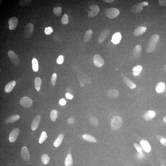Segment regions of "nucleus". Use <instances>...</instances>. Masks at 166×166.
<instances>
[{"label": "nucleus", "instance_id": "1", "mask_svg": "<svg viewBox=\"0 0 166 166\" xmlns=\"http://www.w3.org/2000/svg\"><path fill=\"white\" fill-rule=\"evenodd\" d=\"M159 39V36L158 35H153L150 39L146 49L147 52L149 53L153 52L155 50L157 42Z\"/></svg>", "mask_w": 166, "mask_h": 166}, {"label": "nucleus", "instance_id": "2", "mask_svg": "<svg viewBox=\"0 0 166 166\" xmlns=\"http://www.w3.org/2000/svg\"><path fill=\"white\" fill-rule=\"evenodd\" d=\"M122 124V119L121 117L119 116H116L112 119L110 124L112 129L114 131L118 130Z\"/></svg>", "mask_w": 166, "mask_h": 166}, {"label": "nucleus", "instance_id": "3", "mask_svg": "<svg viewBox=\"0 0 166 166\" xmlns=\"http://www.w3.org/2000/svg\"><path fill=\"white\" fill-rule=\"evenodd\" d=\"M148 5V3L147 2H143L136 4L131 7L130 11L135 14H138L142 11L143 7Z\"/></svg>", "mask_w": 166, "mask_h": 166}, {"label": "nucleus", "instance_id": "4", "mask_svg": "<svg viewBox=\"0 0 166 166\" xmlns=\"http://www.w3.org/2000/svg\"><path fill=\"white\" fill-rule=\"evenodd\" d=\"M106 15L109 18L113 19L117 17L119 14L120 12L117 8H112L107 9L105 10Z\"/></svg>", "mask_w": 166, "mask_h": 166}, {"label": "nucleus", "instance_id": "5", "mask_svg": "<svg viewBox=\"0 0 166 166\" xmlns=\"http://www.w3.org/2000/svg\"><path fill=\"white\" fill-rule=\"evenodd\" d=\"M8 54L9 58L13 64L16 66L20 64V59L15 52L13 51H8Z\"/></svg>", "mask_w": 166, "mask_h": 166}, {"label": "nucleus", "instance_id": "6", "mask_svg": "<svg viewBox=\"0 0 166 166\" xmlns=\"http://www.w3.org/2000/svg\"><path fill=\"white\" fill-rule=\"evenodd\" d=\"M34 29L33 25L32 23H29L26 25L24 32L25 37L27 39L30 37Z\"/></svg>", "mask_w": 166, "mask_h": 166}, {"label": "nucleus", "instance_id": "7", "mask_svg": "<svg viewBox=\"0 0 166 166\" xmlns=\"http://www.w3.org/2000/svg\"><path fill=\"white\" fill-rule=\"evenodd\" d=\"M20 103L24 108H29L32 107L33 101L27 97H23L20 99Z\"/></svg>", "mask_w": 166, "mask_h": 166}, {"label": "nucleus", "instance_id": "8", "mask_svg": "<svg viewBox=\"0 0 166 166\" xmlns=\"http://www.w3.org/2000/svg\"><path fill=\"white\" fill-rule=\"evenodd\" d=\"M104 61L103 58L99 54H97L94 58V63L95 65L98 67H100L103 66Z\"/></svg>", "mask_w": 166, "mask_h": 166}, {"label": "nucleus", "instance_id": "9", "mask_svg": "<svg viewBox=\"0 0 166 166\" xmlns=\"http://www.w3.org/2000/svg\"><path fill=\"white\" fill-rule=\"evenodd\" d=\"M90 11H88V16L89 17H95L98 14L99 11V7L98 5H93L90 6L89 7Z\"/></svg>", "mask_w": 166, "mask_h": 166}, {"label": "nucleus", "instance_id": "10", "mask_svg": "<svg viewBox=\"0 0 166 166\" xmlns=\"http://www.w3.org/2000/svg\"><path fill=\"white\" fill-rule=\"evenodd\" d=\"M20 130L18 128L14 129L10 133L9 139L10 142H14L17 140L20 133Z\"/></svg>", "mask_w": 166, "mask_h": 166}, {"label": "nucleus", "instance_id": "11", "mask_svg": "<svg viewBox=\"0 0 166 166\" xmlns=\"http://www.w3.org/2000/svg\"><path fill=\"white\" fill-rule=\"evenodd\" d=\"M8 23L9 25V28L10 30H14L17 27L18 24V19L16 17H12L9 20Z\"/></svg>", "mask_w": 166, "mask_h": 166}, {"label": "nucleus", "instance_id": "12", "mask_svg": "<svg viewBox=\"0 0 166 166\" xmlns=\"http://www.w3.org/2000/svg\"><path fill=\"white\" fill-rule=\"evenodd\" d=\"M21 155L24 160L28 161L30 160V155L28 150L26 146H23L21 150Z\"/></svg>", "mask_w": 166, "mask_h": 166}, {"label": "nucleus", "instance_id": "13", "mask_svg": "<svg viewBox=\"0 0 166 166\" xmlns=\"http://www.w3.org/2000/svg\"><path fill=\"white\" fill-rule=\"evenodd\" d=\"M41 120L40 116L39 115H37L34 118L31 125V129L32 130H36L39 126Z\"/></svg>", "mask_w": 166, "mask_h": 166}, {"label": "nucleus", "instance_id": "14", "mask_svg": "<svg viewBox=\"0 0 166 166\" xmlns=\"http://www.w3.org/2000/svg\"><path fill=\"white\" fill-rule=\"evenodd\" d=\"M110 31L108 29H105L101 32L98 38V42L102 43L104 42L110 33Z\"/></svg>", "mask_w": 166, "mask_h": 166}, {"label": "nucleus", "instance_id": "15", "mask_svg": "<svg viewBox=\"0 0 166 166\" xmlns=\"http://www.w3.org/2000/svg\"><path fill=\"white\" fill-rule=\"evenodd\" d=\"M146 28L143 26H139L135 29L133 32V34L135 36H139L143 34L146 31Z\"/></svg>", "mask_w": 166, "mask_h": 166}, {"label": "nucleus", "instance_id": "16", "mask_svg": "<svg viewBox=\"0 0 166 166\" xmlns=\"http://www.w3.org/2000/svg\"><path fill=\"white\" fill-rule=\"evenodd\" d=\"M140 144L145 152L148 153L150 152L151 149V147L147 141L145 140H142L140 142Z\"/></svg>", "mask_w": 166, "mask_h": 166}, {"label": "nucleus", "instance_id": "17", "mask_svg": "<svg viewBox=\"0 0 166 166\" xmlns=\"http://www.w3.org/2000/svg\"><path fill=\"white\" fill-rule=\"evenodd\" d=\"M123 80L124 83L130 88L133 89L136 87V84L128 78L126 77H123Z\"/></svg>", "mask_w": 166, "mask_h": 166}, {"label": "nucleus", "instance_id": "18", "mask_svg": "<svg viewBox=\"0 0 166 166\" xmlns=\"http://www.w3.org/2000/svg\"><path fill=\"white\" fill-rule=\"evenodd\" d=\"M16 84V82L15 81H10L6 85L4 90L5 92L7 93H9L11 92L14 88Z\"/></svg>", "mask_w": 166, "mask_h": 166}, {"label": "nucleus", "instance_id": "19", "mask_svg": "<svg viewBox=\"0 0 166 166\" xmlns=\"http://www.w3.org/2000/svg\"><path fill=\"white\" fill-rule=\"evenodd\" d=\"M155 116V112L152 111H149L147 112L144 114L143 117L144 119L146 121H149L154 118Z\"/></svg>", "mask_w": 166, "mask_h": 166}, {"label": "nucleus", "instance_id": "20", "mask_svg": "<svg viewBox=\"0 0 166 166\" xmlns=\"http://www.w3.org/2000/svg\"><path fill=\"white\" fill-rule=\"evenodd\" d=\"M122 36L119 32H117L113 35L111 42L114 44H117L119 43L121 39Z\"/></svg>", "mask_w": 166, "mask_h": 166}, {"label": "nucleus", "instance_id": "21", "mask_svg": "<svg viewBox=\"0 0 166 166\" xmlns=\"http://www.w3.org/2000/svg\"><path fill=\"white\" fill-rule=\"evenodd\" d=\"M20 118V116L18 115H13L10 116L6 119L5 122L7 123H14L17 121Z\"/></svg>", "mask_w": 166, "mask_h": 166}, {"label": "nucleus", "instance_id": "22", "mask_svg": "<svg viewBox=\"0 0 166 166\" xmlns=\"http://www.w3.org/2000/svg\"><path fill=\"white\" fill-rule=\"evenodd\" d=\"M142 49V47L140 45H138L135 47L133 50V53L135 57L138 58L140 56Z\"/></svg>", "mask_w": 166, "mask_h": 166}, {"label": "nucleus", "instance_id": "23", "mask_svg": "<svg viewBox=\"0 0 166 166\" xmlns=\"http://www.w3.org/2000/svg\"><path fill=\"white\" fill-rule=\"evenodd\" d=\"M64 135L63 134H61L59 135L58 137L57 138L54 142V146L55 147H58L61 144L62 142L63 141V139H64Z\"/></svg>", "mask_w": 166, "mask_h": 166}, {"label": "nucleus", "instance_id": "24", "mask_svg": "<svg viewBox=\"0 0 166 166\" xmlns=\"http://www.w3.org/2000/svg\"><path fill=\"white\" fill-rule=\"evenodd\" d=\"M143 69L142 66L140 65H138L135 66L132 69L133 72V74L134 76H138L140 74L141 72Z\"/></svg>", "mask_w": 166, "mask_h": 166}, {"label": "nucleus", "instance_id": "25", "mask_svg": "<svg viewBox=\"0 0 166 166\" xmlns=\"http://www.w3.org/2000/svg\"><path fill=\"white\" fill-rule=\"evenodd\" d=\"M119 92L116 89H113L108 91V96L111 98H115L118 96Z\"/></svg>", "mask_w": 166, "mask_h": 166}, {"label": "nucleus", "instance_id": "26", "mask_svg": "<svg viewBox=\"0 0 166 166\" xmlns=\"http://www.w3.org/2000/svg\"><path fill=\"white\" fill-rule=\"evenodd\" d=\"M165 85L163 82H160L157 84L156 87V90L158 93H161L165 89Z\"/></svg>", "mask_w": 166, "mask_h": 166}, {"label": "nucleus", "instance_id": "27", "mask_svg": "<svg viewBox=\"0 0 166 166\" xmlns=\"http://www.w3.org/2000/svg\"><path fill=\"white\" fill-rule=\"evenodd\" d=\"M42 80L39 77H36L35 79L34 83L35 88L37 92H39L40 90Z\"/></svg>", "mask_w": 166, "mask_h": 166}, {"label": "nucleus", "instance_id": "28", "mask_svg": "<svg viewBox=\"0 0 166 166\" xmlns=\"http://www.w3.org/2000/svg\"><path fill=\"white\" fill-rule=\"evenodd\" d=\"M92 30H89L87 31L85 34L84 37V41L85 42H89L92 38Z\"/></svg>", "mask_w": 166, "mask_h": 166}, {"label": "nucleus", "instance_id": "29", "mask_svg": "<svg viewBox=\"0 0 166 166\" xmlns=\"http://www.w3.org/2000/svg\"><path fill=\"white\" fill-rule=\"evenodd\" d=\"M83 137L85 140H87L89 142L95 143L97 141L96 138L90 135L84 134L83 135Z\"/></svg>", "mask_w": 166, "mask_h": 166}, {"label": "nucleus", "instance_id": "30", "mask_svg": "<svg viewBox=\"0 0 166 166\" xmlns=\"http://www.w3.org/2000/svg\"><path fill=\"white\" fill-rule=\"evenodd\" d=\"M72 164L73 161L72 155L71 154H69L65 159V166H71Z\"/></svg>", "mask_w": 166, "mask_h": 166}, {"label": "nucleus", "instance_id": "31", "mask_svg": "<svg viewBox=\"0 0 166 166\" xmlns=\"http://www.w3.org/2000/svg\"><path fill=\"white\" fill-rule=\"evenodd\" d=\"M32 68L35 72H37L39 69V64L37 59L34 58L32 61Z\"/></svg>", "mask_w": 166, "mask_h": 166}, {"label": "nucleus", "instance_id": "32", "mask_svg": "<svg viewBox=\"0 0 166 166\" xmlns=\"http://www.w3.org/2000/svg\"><path fill=\"white\" fill-rule=\"evenodd\" d=\"M58 111L56 110H53L51 111L50 113V118L53 122H55L56 120L58 117Z\"/></svg>", "mask_w": 166, "mask_h": 166}, {"label": "nucleus", "instance_id": "33", "mask_svg": "<svg viewBox=\"0 0 166 166\" xmlns=\"http://www.w3.org/2000/svg\"><path fill=\"white\" fill-rule=\"evenodd\" d=\"M47 138L48 136L47 135L46 132L45 131H43L42 132L40 138L39 140V143L40 144L43 143L44 142L46 141Z\"/></svg>", "mask_w": 166, "mask_h": 166}, {"label": "nucleus", "instance_id": "34", "mask_svg": "<svg viewBox=\"0 0 166 166\" xmlns=\"http://www.w3.org/2000/svg\"><path fill=\"white\" fill-rule=\"evenodd\" d=\"M41 158L42 162L45 164H48L49 163L50 158L49 156L47 154H43L42 155Z\"/></svg>", "mask_w": 166, "mask_h": 166}, {"label": "nucleus", "instance_id": "35", "mask_svg": "<svg viewBox=\"0 0 166 166\" xmlns=\"http://www.w3.org/2000/svg\"><path fill=\"white\" fill-rule=\"evenodd\" d=\"M32 1V0H20L19 1V4L21 6H26L28 5Z\"/></svg>", "mask_w": 166, "mask_h": 166}, {"label": "nucleus", "instance_id": "36", "mask_svg": "<svg viewBox=\"0 0 166 166\" xmlns=\"http://www.w3.org/2000/svg\"><path fill=\"white\" fill-rule=\"evenodd\" d=\"M89 121L90 124L94 127H96L98 125V120L94 117H91L89 119Z\"/></svg>", "mask_w": 166, "mask_h": 166}, {"label": "nucleus", "instance_id": "37", "mask_svg": "<svg viewBox=\"0 0 166 166\" xmlns=\"http://www.w3.org/2000/svg\"><path fill=\"white\" fill-rule=\"evenodd\" d=\"M53 12L54 14L57 16H59L61 15L62 12V8L61 7H58V8H55L53 9Z\"/></svg>", "mask_w": 166, "mask_h": 166}, {"label": "nucleus", "instance_id": "38", "mask_svg": "<svg viewBox=\"0 0 166 166\" xmlns=\"http://www.w3.org/2000/svg\"><path fill=\"white\" fill-rule=\"evenodd\" d=\"M61 22L62 24H68V17L67 14H64L63 16L61 19Z\"/></svg>", "mask_w": 166, "mask_h": 166}, {"label": "nucleus", "instance_id": "39", "mask_svg": "<svg viewBox=\"0 0 166 166\" xmlns=\"http://www.w3.org/2000/svg\"><path fill=\"white\" fill-rule=\"evenodd\" d=\"M57 78V74L56 73H54V74H52V77H51V84H52L53 86H55V85Z\"/></svg>", "mask_w": 166, "mask_h": 166}, {"label": "nucleus", "instance_id": "40", "mask_svg": "<svg viewBox=\"0 0 166 166\" xmlns=\"http://www.w3.org/2000/svg\"><path fill=\"white\" fill-rule=\"evenodd\" d=\"M133 145L134 147L135 148L138 152L139 153V155H141L142 156H143V153H142V148H141L140 146L137 143H134L133 144Z\"/></svg>", "mask_w": 166, "mask_h": 166}, {"label": "nucleus", "instance_id": "41", "mask_svg": "<svg viewBox=\"0 0 166 166\" xmlns=\"http://www.w3.org/2000/svg\"><path fill=\"white\" fill-rule=\"evenodd\" d=\"M53 32V29L52 27H46L45 28L44 32L45 34L47 35H49L51 34V33Z\"/></svg>", "mask_w": 166, "mask_h": 166}, {"label": "nucleus", "instance_id": "42", "mask_svg": "<svg viewBox=\"0 0 166 166\" xmlns=\"http://www.w3.org/2000/svg\"><path fill=\"white\" fill-rule=\"evenodd\" d=\"M64 58L62 55H60L57 59L56 62L58 64H62L64 62Z\"/></svg>", "mask_w": 166, "mask_h": 166}, {"label": "nucleus", "instance_id": "43", "mask_svg": "<svg viewBox=\"0 0 166 166\" xmlns=\"http://www.w3.org/2000/svg\"><path fill=\"white\" fill-rule=\"evenodd\" d=\"M158 3L160 5L163 7L166 6V0H159Z\"/></svg>", "mask_w": 166, "mask_h": 166}, {"label": "nucleus", "instance_id": "44", "mask_svg": "<svg viewBox=\"0 0 166 166\" xmlns=\"http://www.w3.org/2000/svg\"><path fill=\"white\" fill-rule=\"evenodd\" d=\"M160 142L162 144L166 146V139L165 138H161L160 140Z\"/></svg>", "mask_w": 166, "mask_h": 166}, {"label": "nucleus", "instance_id": "45", "mask_svg": "<svg viewBox=\"0 0 166 166\" xmlns=\"http://www.w3.org/2000/svg\"><path fill=\"white\" fill-rule=\"evenodd\" d=\"M59 103L60 105H64L66 103V101L64 98H62L60 100L59 102Z\"/></svg>", "mask_w": 166, "mask_h": 166}, {"label": "nucleus", "instance_id": "46", "mask_svg": "<svg viewBox=\"0 0 166 166\" xmlns=\"http://www.w3.org/2000/svg\"><path fill=\"white\" fill-rule=\"evenodd\" d=\"M67 122L69 124H71L74 123V118L72 117H70L67 120Z\"/></svg>", "mask_w": 166, "mask_h": 166}, {"label": "nucleus", "instance_id": "47", "mask_svg": "<svg viewBox=\"0 0 166 166\" xmlns=\"http://www.w3.org/2000/svg\"><path fill=\"white\" fill-rule=\"evenodd\" d=\"M66 98L70 99H71L73 98L72 95L68 93H67L66 94Z\"/></svg>", "mask_w": 166, "mask_h": 166}, {"label": "nucleus", "instance_id": "48", "mask_svg": "<svg viewBox=\"0 0 166 166\" xmlns=\"http://www.w3.org/2000/svg\"><path fill=\"white\" fill-rule=\"evenodd\" d=\"M103 1H104V2H106L107 3H112L114 2V1H113V0H104Z\"/></svg>", "mask_w": 166, "mask_h": 166}, {"label": "nucleus", "instance_id": "49", "mask_svg": "<svg viewBox=\"0 0 166 166\" xmlns=\"http://www.w3.org/2000/svg\"><path fill=\"white\" fill-rule=\"evenodd\" d=\"M163 120L166 123V116L164 117L163 118Z\"/></svg>", "mask_w": 166, "mask_h": 166}, {"label": "nucleus", "instance_id": "50", "mask_svg": "<svg viewBox=\"0 0 166 166\" xmlns=\"http://www.w3.org/2000/svg\"><path fill=\"white\" fill-rule=\"evenodd\" d=\"M161 166H164V165H161Z\"/></svg>", "mask_w": 166, "mask_h": 166}, {"label": "nucleus", "instance_id": "51", "mask_svg": "<svg viewBox=\"0 0 166 166\" xmlns=\"http://www.w3.org/2000/svg\"><path fill=\"white\" fill-rule=\"evenodd\" d=\"M165 66H166V65H165Z\"/></svg>", "mask_w": 166, "mask_h": 166}]
</instances>
